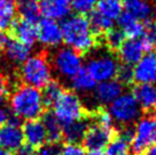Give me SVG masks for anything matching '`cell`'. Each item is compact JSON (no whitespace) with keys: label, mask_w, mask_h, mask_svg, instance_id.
I'll return each instance as SVG.
<instances>
[{"label":"cell","mask_w":156,"mask_h":155,"mask_svg":"<svg viewBox=\"0 0 156 155\" xmlns=\"http://www.w3.org/2000/svg\"><path fill=\"white\" fill-rule=\"evenodd\" d=\"M39 9L44 18L59 21L69 17L72 6L71 0H40Z\"/></svg>","instance_id":"obj_15"},{"label":"cell","mask_w":156,"mask_h":155,"mask_svg":"<svg viewBox=\"0 0 156 155\" xmlns=\"http://www.w3.org/2000/svg\"><path fill=\"white\" fill-rule=\"evenodd\" d=\"M90 14V18L88 21L90 24L91 31L94 33H106L107 31L113 29V24H114L113 21L104 17L98 12H92Z\"/></svg>","instance_id":"obj_29"},{"label":"cell","mask_w":156,"mask_h":155,"mask_svg":"<svg viewBox=\"0 0 156 155\" xmlns=\"http://www.w3.org/2000/svg\"><path fill=\"white\" fill-rule=\"evenodd\" d=\"M35 148L27 144H23L22 146L16 151V155H34Z\"/></svg>","instance_id":"obj_38"},{"label":"cell","mask_w":156,"mask_h":155,"mask_svg":"<svg viewBox=\"0 0 156 155\" xmlns=\"http://www.w3.org/2000/svg\"><path fill=\"white\" fill-rule=\"evenodd\" d=\"M133 80L138 85L156 83V57L155 55H144L134 64Z\"/></svg>","instance_id":"obj_13"},{"label":"cell","mask_w":156,"mask_h":155,"mask_svg":"<svg viewBox=\"0 0 156 155\" xmlns=\"http://www.w3.org/2000/svg\"><path fill=\"white\" fill-rule=\"evenodd\" d=\"M95 122L101 125H105V127H113L114 125L112 116L109 115L108 111H104V110L97 111V113L95 114Z\"/></svg>","instance_id":"obj_36"},{"label":"cell","mask_w":156,"mask_h":155,"mask_svg":"<svg viewBox=\"0 0 156 155\" xmlns=\"http://www.w3.org/2000/svg\"><path fill=\"white\" fill-rule=\"evenodd\" d=\"M114 137V128L105 127L99 123L89 124L83 138V147L89 151H103Z\"/></svg>","instance_id":"obj_10"},{"label":"cell","mask_w":156,"mask_h":155,"mask_svg":"<svg viewBox=\"0 0 156 155\" xmlns=\"http://www.w3.org/2000/svg\"><path fill=\"white\" fill-rule=\"evenodd\" d=\"M117 81H120L122 85H130L134 81L133 80V67L130 65H120L117 70Z\"/></svg>","instance_id":"obj_34"},{"label":"cell","mask_w":156,"mask_h":155,"mask_svg":"<svg viewBox=\"0 0 156 155\" xmlns=\"http://www.w3.org/2000/svg\"><path fill=\"white\" fill-rule=\"evenodd\" d=\"M5 52L7 59L14 64H22L31 56V47L20 42L18 40H9Z\"/></svg>","instance_id":"obj_22"},{"label":"cell","mask_w":156,"mask_h":155,"mask_svg":"<svg viewBox=\"0 0 156 155\" xmlns=\"http://www.w3.org/2000/svg\"><path fill=\"white\" fill-rule=\"evenodd\" d=\"M141 41L147 52L156 47V21L151 20L146 22V25L144 27V33L141 35Z\"/></svg>","instance_id":"obj_31"},{"label":"cell","mask_w":156,"mask_h":155,"mask_svg":"<svg viewBox=\"0 0 156 155\" xmlns=\"http://www.w3.org/2000/svg\"><path fill=\"white\" fill-rule=\"evenodd\" d=\"M141 155H156V144L149 147L147 151H145Z\"/></svg>","instance_id":"obj_42"},{"label":"cell","mask_w":156,"mask_h":155,"mask_svg":"<svg viewBox=\"0 0 156 155\" xmlns=\"http://www.w3.org/2000/svg\"><path fill=\"white\" fill-rule=\"evenodd\" d=\"M156 144V113H148L136 122L131 138V151L134 155H141Z\"/></svg>","instance_id":"obj_5"},{"label":"cell","mask_w":156,"mask_h":155,"mask_svg":"<svg viewBox=\"0 0 156 155\" xmlns=\"http://www.w3.org/2000/svg\"><path fill=\"white\" fill-rule=\"evenodd\" d=\"M119 50V57L123 64L133 66L145 55L146 49L141 39H128L121 45Z\"/></svg>","instance_id":"obj_17"},{"label":"cell","mask_w":156,"mask_h":155,"mask_svg":"<svg viewBox=\"0 0 156 155\" xmlns=\"http://www.w3.org/2000/svg\"><path fill=\"white\" fill-rule=\"evenodd\" d=\"M9 106L13 116L20 121L39 119L46 107L40 89L26 85L13 91L9 98Z\"/></svg>","instance_id":"obj_1"},{"label":"cell","mask_w":156,"mask_h":155,"mask_svg":"<svg viewBox=\"0 0 156 155\" xmlns=\"http://www.w3.org/2000/svg\"><path fill=\"white\" fill-rule=\"evenodd\" d=\"M38 41L48 48L58 47L63 41L62 26L57 21L44 18L38 24Z\"/></svg>","instance_id":"obj_11"},{"label":"cell","mask_w":156,"mask_h":155,"mask_svg":"<svg viewBox=\"0 0 156 155\" xmlns=\"http://www.w3.org/2000/svg\"><path fill=\"white\" fill-rule=\"evenodd\" d=\"M123 12L140 22H148L155 16V8L148 0H126Z\"/></svg>","instance_id":"obj_18"},{"label":"cell","mask_w":156,"mask_h":155,"mask_svg":"<svg viewBox=\"0 0 156 155\" xmlns=\"http://www.w3.org/2000/svg\"><path fill=\"white\" fill-rule=\"evenodd\" d=\"M61 26L63 41L66 47L72 48L80 54L89 52L95 47V34L91 31L88 18L83 15L69 16Z\"/></svg>","instance_id":"obj_2"},{"label":"cell","mask_w":156,"mask_h":155,"mask_svg":"<svg viewBox=\"0 0 156 155\" xmlns=\"http://www.w3.org/2000/svg\"><path fill=\"white\" fill-rule=\"evenodd\" d=\"M88 127L89 123L86 119H81L69 123L63 127V138L66 140V142L80 144L86 136Z\"/></svg>","instance_id":"obj_21"},{"label":"cell","mask_w":156,"mask_h":155,"mask_svg":"<svg viewBox=\"0 0 156 155\" xmlns=\"http://www.w3.org/2000/svg\"><path fill=\"white\" fill-rule=\"evenodd\" d=\"M8 41H9L8 37L5 34L4 32H0V52H1V50H5V48L7 46Z\"/></svg>","instance_id":"obj_41"},{"label":"cell","mask_w":156,"mask_h":155,"mask_svg":"<svg viewBox=\"0 0 156 155\" xmlns=\"http://www.w3.org/2000/svg\"><path fill=\"white\" fill-rule=\"evenodd\" d=\"M148 1H156V0H148Z\"/></svg>","instance_id":"obj_45"},{"label":"cell","mask_w":156,"mask_h":155,"mask_svg":"<svg viewBox=\"0 0 156 155\" xmlns=\"http://www.w3.org/2000/svg\"><path fill=\"white\" fill-rule=\"evenodd\" d=\"M62 92H63V88L59 82L51 80L48 85H46L44 87V90L41 91L44 106H51L57 100V98L61 96Z\"/></svg>","instance_id":"obj_30"},{"label":"cell","mask_w":156,"mask_h":155,"mask_svg":"<svg viewBox=\"0 0 156 155\" xmlns=\"http://www.w3.org/2000/svg\"><path fill=\"white\" fill-rule=\"evenodd\" d=\"M24 144L22 125L20 120L13 116L0 127V148L7 152H16Z\"/></svg>","instance_id":"obj_9"},{"label":"cell","mask_w":156,"mask_h":155,"mask_svg":"<svg viewBox=\"0 0 156 155\" xmlns=\"http://www.w3.org/2000/svg\"><path fill=\"white\" fill-rule=\"evenodd\" d=\"M132 95L141 111L156 112V83H141L133 88Z\"/></svg>","instance_id":"obj_16"},{"label":"cell","mask_w":156,"mask_h":155,"mask_svg":"<svg viewBox=\"0 0 156 155\" xmlns=\"http://www.w3.org/2000/svg\"><path fill=\"white\" fill-rule=\"evenodd\" d=\"M7 86H6V82L4 81V79L0 75V106L4 104L5 99L7 97Z\"/></svg>","instance_id":"obj_39"},{"label":"cell","mask_w":156,"mask_h":155,"mask_svg":"<svg viewBox=\"0 0 156 155\" xmlns=\"http://www.w3.org/2000/svg\"><path fill=\"white\" fill-rule=\"evenodd\" d=\"M155 57H156V55H155Z\"/></svg>","instance_id":"obj_46"},{"label":"cell","mask_w":156,"mask_h":155,"mask_svg":"<svg viewBox=\"0 0 156 155\" xmlns=\"http://www.w3.org/2000/svg\"><path fill=\"white\" fill-rule=\"evenodd\" d=\"M69 81L74 92H80V94H87L92 91L97 83L86 69L80 70L72 79H69Z\"/></svg>","instance_id":"obj_24"},{"label":"cell","mask_w":156,"mask_h":155,"mask_svg":"<svg viewBox=\"0 0 156 155\" xmlns=\"http://www.w3.org/2000/svg\"><path fill=\"white\" fill-rule=\"evenodd\" d=\"M52 114L63 127L74 121L84 119L86 108L76 92L63 90L61 96L51 105Z\"/></svg>","instance_id":"obj_4"},{"label":"cell","mask_w":156,"mask_h":155,"mask_svg":"<svg viewBox=\"0 0 156 155\" xmlns=\"http://www.w3.org/2000/svg\"><path fill=\"white\" fill-rule=\"evenodd\" d=\"M21 65L20 74L22 81L26 86L41 89L51 81V65L44 55H31Z\"/></svg>","instance_id":"obj_3"},{"label":"cell","mask_w":156,"mask_h":155,"mask_svg":"<svg viewBox=\"0 0 156 155\" xmlns=\"http://www.w3.org/2000/svg\"><path fill=\"white\" fill-rule=\"evenodd\" d=\"M59 155H87V152L80 144L66 142L64 146L61 147Z\"/></svg>","instance_id":"obj_35"},{"label":"cell","mask_w":156,"mask_h":155,"mask_svg":"<svg viewBox=\"0 0 156 155\" xmlns=\"http://www.w3.org/2000/svg\"><path fill=\"white\" fill-rule=\"evenodd\" d=\"M96 9L100 15L114 22L123 12V4L122 0H98Z\"/></svg>","instance_id":"obj_25"},{"label":"cell","mask_w":156,"mask_h":155,"mask_svg":"<svg viewBox=\"0 0 156 155\" xmlns=\"http://www.w3.org/2000/svg\"><path fill=\"white\" fill-rule=\"evenodd\" d=\"M52 67L63 79H72L83 69V58L81 54L69 47L59 48L52 56Z\"/></svg>","instance_id":"obj_8"},{"label":"cell","mask_w":156,"mask_h":155,"mask_svg":"<svg viewBox=\"0 0 156 155\" xmlns=\"http://www.w3.org/2000/svg\"><path fill=\"white\" fill-rule=\"evenodd\" d=\"M95 103L101 106H108L113 100L123 92V85L115 79L96 83V87L92 90Z\"/></svg>","instance_id":"obj_12"},{"label":"cell","mask_w":156,"mask_h":155,"mask_svg":"<svg viewBox=\"0 0 156 155\" xmlns=\"http://www.w3.org/2000/svg\"><path fill=\"white\" fill-rule=\"evenodd\" d=\"M108 113L114 123L129 127L138 121L141 110L132 94L122 92L108 105Z\"/></svg>","instance_id":"obj_6"},{"label":"cell","mask_w":156,"mask_h":155,"mask_svg":"<svg viewBox=\"0 0 156 155\" xmlns=\"http://www.w3.org/2000/svg\"><path fill=\"white\" fill-rule=\"evenodd\" d=\"M126 35L121 29H111L105 33V45L113 50H117L124 42Z\"/></svg>","instance_id":"obj_32"},{"label":"cell","mask_w":156,"mask_h":155,"mask_svg":"<svg viewBox=\"0 0 156 155\" xmlns=\"http://www.w3.org/2000/svg\"><path fill=\"white\" fill-rule=\"evenodd\" d=\"M117 20H119L120 29L126 37H128L129 39L141 38V35L144 33V27H145V24L143 22L133 18L129 14H126V12H122V14Z\"/></svg>","instance_id":"obj_20"},{"label":"cell","mask_w":156,"mask_h":155,"mask_svg":"<svg viewBox=\"0 0 156 155\" xmlns=\"http://www.w3.org/2000/svg\"><path fill=\"white\" fill-rule=\"evenodd\" d=\"M16 12L17 8L13 0H0V30H7L13 26Z\"/></svg>","instance_id":"obj_26"},{"label":"cell","mask_w":156,"mask_h":155,"mask_svg":"<svg viewBox=\"0 0 156 155\" xmlns=\"http://www.w3.org/2000/svg\"><path fill=\"white\" fill-rule=\"evenodd\" d=\"M9 120V114L7 110H5L2 106H0V127L4 125Z\"/></svg>","instance_id":"obj_40"},{"label":"cell","mask_w":156,"mask_h":155,"mask_svg":"<svg viewBox=\"0 0 156 155\" xmlns=\"http://www.w3.org/2000/svg\"><path fill=\"white\" fill-rule=\"evenodd\" d=\"M18 13L22 20L37 23L40 18L39 2L37 0H20L18 1Z\"/></svg>","instance_id":"obj_28"},{"label":"cell","mask_w":156,"mask_h":155,"mask_svg":"<svg viewBox=\"0 0 156 155\" xmlns=\"http://www.w3.org/2000/svg\"><path fill=\"white\" fill-rule=\"evenodd\" d=\"M61 147L58 144H52V142H46L44 145L38 148L37 155H59Z\"/></svg>","instance_id":"obj_37"},{"label":"cell","mask_w":156,"mask_h":155,"mask_svg":"<svg viewBox=\"0 0 156 155\" xmlns=\"http://www.w3.org/2000/svg\"><path fill=\"white\" fill-rule=\"evenodd\" d=\"M0 155H13V153H10V152H7V151H5V150H1V148H0Z\"/></svg>","instance_id":"obj_44"},{"label":"cell","mask_w":156,"mask_h":155,"mask_svg":"<svg viewBox=\"0 0 156 155\" xmlns=\"http://www.w3.org/2000/svg\"><path fill=\"white\" fill-rule=\"evenodd\" d=\"M119 62L109 52H97L87 62V70L96 82L113 80L116 78Z\"/></svg>","instance_id":"obj_7"},{"label":"cell","mask_w":156,"mask_h":155,"mask_svg":"<svg viewBox=\"0 0 156 155\" xmlns=\"http://www.w3.org/2000/svg\"><path fill=\"white\" fill-rule=\"evenodd\" d=\"M12 29L16 40L29 47H32L38 40V26L35 23L20 20L14 22Z\"/></svg>","instance_id":"obj_19"},{"label":"cell","mask_w":156,"mask_h":155,"mask_svg":"<svg viewBox=\"0 0 156 155\" xmlns=\"http://www.w3.org/2000/svg\"><path fill=\"white\" fill-rule=\"evenodd\" d=\"M130 139L121 134L114 136L105 148V155H130Z\"/></svg>","instance_id":"obj_27"},{"label":"cell","mask_w":156,"mask_h":155,"mask_svg":"<svg viewBox=\"0 0 156 155\" xmlns=\"http://www.w3.org/2000/svg\"><path fill=\"white\" fill-rule=\"evenodd\" d=\"M22 130L25 144L32 146L35 150H38L39 147L48 142L47 131L40 119L26 121L22 127Z\"/></svg>","instance_id":"obj_14"},{"label":"cell","mask_w":156,"mask_h":155,"mask_svg":"<svg viewBox=\"0 0 156 155\" xmlns=\"http://www.w3.org/2000/svg\"><path fill=\"white\" fill-rule=\"evenodd\" d=\"M98 0H71V6L74 12H76L79 15H86L94 12V9L97 6Z\"/></svg>","instance_id":"obj_33"},{"label":"cell","mask_w":156,"mask_h":155,"mask_svg":"<svg viewBox=\"0 0 156 155\" xmlns=\"http://www.w3.org/2000/svg\"><path fill=\"white\" fill-rule=\"evenodd\" d=\"M87 155H105V153L103 151H89Z\"/></svg>","instance_id":"obj_43"},{"label":"cell","mask_w":156,"mask_h":155,"mask_svg":"<svg viewBox=\"0 0 156 155\" xmlns=\"http://www.w3.org/2000/svg\"><path fill=\"white\" fill-rule=\"evenodd\" d=\"M42 123H44L46 131H47L48 142L58 144L63 138V125L58 122L51 112H47L42 114Z\"/></svg>","instance_id":"obj_23"}]
</instances>
